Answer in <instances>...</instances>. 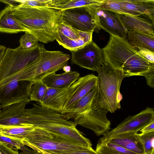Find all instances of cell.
<instances>
[{"label":"cell","instance_id":"cell-1","mask_svg":"<svg viewBox=\"0 0 154 154\" xmlns=\"http://www.w3.org/2000/svg\"><path fill=\"white\" fill-rule=\"evenodd\" d=\"M102 51L103 63L116 69H121L126 77L139 75L146 80L154 77V64L143 57L126 40L110 35Z\"/></svg>","mask_w":154,"mask_h":154},{"label":"cell","instance_id":"cell-2","mask_svg":"<svg viewBox=\"0 0 154 154\" xmlns=\"http://www.w3.org/2000/svg\"><path fill=\"white\" fill-rule=\"evenodd\" d=\"M16 20L39 41L47 44L55 40L57 26L61 22V11L48 7L13 6Z\"/></svg>","mask_w":154,"mask_h":154},{"label":"cell","instance_id":"cell-3","mask_svg":"<svg viewBox=\"0 0 154 154\" xmlns=\"http://www.w3.org/2000/svg\"><path fill=\"white\" fill-rule=\"evenodd\" d=\"M96 71L97 90L91 108L106 116L108 112L113 113L121 108L122 96L120 89L126 76L121 69H115L106 63H103Z\"/></svg>","mask_w":154,"mask_h":154},{"label":"cell","instance_id":"cell-4","mask_svg":"<svg viewBox=\"0 0 154 154\" xmlns=\"http://www.w3.org/2000/svg\"><path fill=\"white\" fill-rule=\"evenodd\" d=\"M32 125L88 149H93L90 140L76 129L74 121L67 119L64 114L59 112L38 106L33 112Z\"/></svg>","mask_w":154,"mask_h":154},{"label":"cell","instance_id":"cell-5","mask_svg":"<svg viewBox=\"0 0 154 154\" xmlns=\"http://www.w3.org/2000/svg\"><path fill=\"white\" fill-rule=\"evenodd\" d=\"M70 58V55L61 51H50L45 48L34 61L6 80L7 82L13 80L41 81L49 75L63 69Z\"/></svg>","mask_w":154,"mask_h":154},{"label":"cell","instance_id":"cell-6","mask_svg":"<svg viewBox=\"0 0 154 154\" xmlns=\"http://www.w3.org/2000/svg\"><path fill=\"white\" fill-rule=\"evenodd\" d=\"M22 143L36 151L57 153L89 149L62 137L52 134L40 128L35 127L27 135Z\"/></svg>","mask_w":154,"mask_h":154},{"label":"cell","instance_id":"cell-7","mask_svg":"<svg viewBox=\"0 0 154 154\" xmlns=\"http://www.w3.org/2000/svg\"><path fill=\"white\" fill-rule=\"evenodd\" d=\"M45 49L42 44L28 49H22L19 46L14 49L6 48L0 60V83L34 61Z\"/></svg>","mask_w":154,"mask_h":154},{"label":"cell","instance_id":"cell-8","mask_svg":"<svg viewBox=\"0 0 154 154\" xmlns=\"http://www.w3.org/2000/svg\"><path fill=\"white\" fill-rule=\"evenodd\" d=\"M95 5L61 11V22L81 31L99 33L101 28L94 8Z\"/></svg>","mask_w":154,"mask_h":154},{"label":"cell","instance_id":"cell-9","mask_svg":"<svg viewBox=\"0 0 154 154\" xmlns=\"http://www.w3.org/2000/svg\"><path fill=\"white\" fill-rule=\"evenodd\" d=\"M153 120L154 109L148 107L135 115L128 116L101 138L107 140L121 135L136 133Z\"/></svg>","mask_w":154,"mask_h":154},{"label":"cell","instance_id":"cell-10","mask_svg":"<svg viewBox=\"0 0 154 154\" xmlns=\"http://www.w3.org/2000/svg\"><path fill=\"white\" fill-rule=\"evenodd\" d=\"M93 33L77 30L61 22L56 27L55 39L60 45L71 51L90 42L92 40Z\"/></svg>","mask_w":154,"mask_h":154},{"label":"cell","instance_id":"cell-11","mask_svg":"<svg viewBox=\"0 0 154 154\" xmlns=\"http://www.w3.org/2000/svg\"><path fill=\"white\" fill-rule=\"evenodd\" d=\"M97 76L93 74L82 77L68 89L60 113L69 112L75 105L92 89L97 86Z\"/></svg>","mask_w":154,"mask_h":154},{"label":"cell","instance_id":"cell-12","mask_svg":"<svg viewBox=\"0 0 154 154\" xmlns=\"http://www.w3.org/2000/svg\"><path fill=\"white\" fill-rule=\"evenodd\" d=\"M71 51L72 64L95 71L103 63L102 49L93 40L82 47Z\"/></svg>","mask_w":154,"mask_h":154},{"label":"cell","instance_id":"cell-13","mask_svg":"<svg viewBox=\"0 0 154 154\" xmlns=\"http://www.w3.org/2000/svg\"><path fill=\"white\" fill-rule=\"evenodd\" d=\"M32 82L12 81L0 87V106H5L30 100V92Z\"/></svg>","mask_w":154,"mask_h":154},{"label":"cell","instance_id":"cell-14","mask_svg":"<svg viewBox=\"0 0 154 154\" xmlns=\"http://www.w3.org/2000/svg\"><path fill=\"white\" fill-rule=\"evenodd\" d=\"M73 120L76 125L89 129L97 136L107 134L110 129L111 122L106 116L91 109Z\"/></svg>","mask_w":154,"mask_h":154},{"label":"cell","instance_id":"cell-15","mask_svg":"<svg viewBox=\"0 0 154 154\" xmlns=\"http://www.w3.org/2000/svg\"><path fill=\"white\" fill-rule=\"evenodd\" d=\"M100 6L95 5L94 8L101 28L110 35L127 40V31L116 13L102 9Z\"/></svg>","mask_w":154,"mask_h":154},{"label":"cell","instance_id":"cell-16","mask_svg":"<svg viewBox=\"0 0 154 154\" xmlns=\"http://www.w3.org/2000/svg\"><path fill=\"white\" fill-rule=\"evenodd\" d=\"M116 14L127 31H137L154 36V21L147 16Z\"/></svg>","mask_w":154,"mask_h":154},{"label":"cell","instance_id":"cell-17","mask_svg":"<svg viewBox=\"0 0 154 154\" xmlns=\"http://www.w3.org/2000/svg\"><path fill=\"white\" fill-rule=\"evenodd\" d=\"M132 16L146 15L154 21V0H117Z\"/></svg>","mask_w":154,"mask_h":154},{"label":"cell","instance_id":"cell-18","mask_svg":"<svg viewBox=\"0 0 154 154\" xmlns=\"http://www.w3.org/2000/svg\"><path fill=\"white\" fill-rule=\"evenodd\" d=\"M79 77L80 74L76 71H70L60 74L54 72L47 76L42 81L48 88L64 89L69 88Z\"/></svg>","mask_w":154,"mask_h":154},{"label":"cell","instance_id":"cell-19","mask_svg":"<svg viewBox=\"0 0 154 154\" xmlns=\"http://www.w3.org/2000/svg\"><path fill=\"white\" fill-rule=\"evenodd\" d=\"M0 32L10 34L26 33V29L15 18L12 6H7L0 12Z\"/></svg>","mask_w":154,"mask_h":154},{"label":"cell","instance_id":"cell-20","mask_svg":"<svg viewBox=\"0 0 154 154\" xmlns=\"http://www.w3.org/2000/svg\"><path fill=\"white\" fill-rule=\"evenodd\" d=\"M68 88L55 89L48 88L43 99L39 103V105L60 112Z\"/></svg>","mask_w":154,"mask_h":154},{"label":"cell","instance_id":"cell-21","mask_svg":"<svg viewBox=\"0 0 154 154\" xmlns=\"http://www.w3.org/2000/svg\"><path fill=\"white\" fill-rule=\"evenodd\" d=\"M127 41L136 49L144 48L154 52V36L137 31H127Z\"/></svg>","mask_w":154,"mask_h":154},{"label":"cell","instance_id":"cell-22","mask_svg":"<svg viewBox=\"0 0 154 154\" xmlns=\"http://www.w3.org/2000/svg\"><path fill=\"white\" fill-rule=\"evenodd\" d=\"M34 128L33 125H12L0 124V135L22 143L27 135Z\"/></svg>","mask_w":154,"mask_h":154},{"label":"cell","instance_id":"cell-23","mask_svg":"<svg viewBox=\"0 0 154 154\" xmlns=\"http://www.w3.org/2000/svg\"><path fill=\"white\" fill-rule=\"evenodd\" d=\"M105 0H50L48 7L60 11L93 5H101Z\"/></svg>","mask_w":154,"mask_h":154},{"label":"cell","instance_id":"cell-24","mask_svg":"<svg viewBox=\"0 0 154 154\" xmlns=\"http://www.w3.org/2000/svg\"><path fill=\"white\" fill-rule=\"evenodd\" d=\"M136 134L121 136L107 141L134 152L145 154L142 145Z\"/></svg>","mask_w":154,"mask_h":154},{"label":"cell","instance_id":"cell-25","mask_svg":"<svg viewBox=\"0 0 154 154\" xmlns=\"http://www.w3.org/2000/svg\"><path fill=\"white\" fill-rule=\"evenodd\" d=\"M97 86L82 97L73 107L69 112L64 115L67 119H73L78 115L91 108V105L97 92Z\"/></svg>","mask_w":154,"mask_h":154},{"label":"cell","instance_id":"cell-26","mask_svg":"<svg viewBox=\"0 0 154 154\" xmlns=\"http://www.w3.org/2000/svg\"><path fill=\"white\" fill-rule=\"evenodd\" d=\"M95 151L98 154H139L104 140L102 138L98 141Z\"/></svg>","mask_w":154,"mask_h":154},{"label":"cell","instance_id":"cell-27","mask_svg":"<svg viewBox=\"0 0 154 154\" xmlns=\"http://www.w3.org/2000/svg\"><path fill=\"white\" fill-rule=\"evenodd\" d=\"M48 88L42 81L32 82L30 92V101L41 103L44 98Z\"/></svg>","mask_w":154,"mask_h":154},{"label":"cell","instance_id":"cell-28","mask_svg":"<svg viewBox=\"0 0 154 154\" xmlns=\"http://www.w3.org/2000/svg\"><path fill=\"white\" fill-rule=\"evenodd\" d=\"M139 141L142 145L145 154L154 153V132L136 134Z\"/></svg>","mask_w":154,"mask_h":154},{"label":"cell","instance_id":"cell-29","mask_svg":"<svg viewBox=\"0 0 154 154\" xmlns=\"http://www.w3.org/2000/svg\"><path fill=\"white\" fill-rule=\"evenodd\" d=\"M100 7L102 9L116 13L131 16L117 0H105Z\"/></svg>","mask_w":154,"mask_h":154},{"label":"cell","instance_id":"cell-30","mask_svg":"<svg viewBox=\"0 0 154 154\" xmlns=\"http://www.w3.org/2000/svg\"><path fill=\"white\" fill-rule=\"evenodd\" d=\"M38 40L32 35L25 33L19 40V46L22 49H28L38 44Z\"/></svg>","mask_w":154,"mask_h":154},{"label":"cell","instance_id":"cell-31","mask_svg":"<svg viewBox=\"0 0 154 154\" xmlns=\"http://www.w3.org/2000/svg\"><path fill=\"white\" fill-rule=\"evenodd\" d=\"M19 5L32 7H48L50 0H17Z\"/></svg>","mask_w":154,"mask_h":154},{"label":"cell","instance_id":"cell-32","mask_svg":"<svg viewBox=\"0 0 154 154\" xmlns=\"http://www.w3.org/2000/svg\"><path fill=\"white\" fill-rule=\"evenodd\" d=\"M0 141L14 149H20L21 145L23 144L20 141L1 135H0Z\"/></svg>","mask_w":154,"mask_h":154},{"label":"cell","instance_id":"cell-33","mask_svg":"<svg viewBox=\"0 0 154 154\" xmlns=\"http://www.w3.org/2000/svg\"><path fill=\"white\" fill-rule=\"evenodd\" d=\"M137 49L139 53L143 57L150 63L154 64V52L144 48Z\"/></svg>","mask_w":154,"mask_h":154},{"label":"cell","instance_id":"cell-34","mask_svg":"<svg viewBox=\"0 0 154 154\" xmlns=\"http://www.w3.org/2000/svg\"><path fill=\"white\" fill-rule=\"evenodd\" d=\"M0 154H19L18 149H14L3 143L0 145Z\"/></svg>","mask_w":154,"mask_h":154},{"label":"cell","instance_id":"cell-35","mask_svg":"<svg viewBox=\"0 0 154 154\" xmlns=\"http://www.w3.org/2000/svg\"><path fill=\"white\" fill-rule=\"evenodd\" d=\"M51 153L54 154H98L93 149L85 150L67 151L57 153Z\"/></svg>","mask_w":154,"mask_h":154},{"label":"cell","instance_id":"cell-36","mask_svg":"<svg viewBox=\"0 0 154 154\" xmlns=\"http://www.w3.org/2000/svg\"><path fill=\"white\" fill-rule=\"evenodd\" d=\"M140 132L142 133L154 132V120L144 127L140 131Z\"/></svg>","mask_w":154,"mask_h":154},{"label":"cell","instance_id":"cell-37","mask_svg":"<svg viewBox=\"0 0 154 154\" xmlns=\"http://www.w3.org/2000/svg\"><path fill=\"white\" fill-rule=\"evenodd\" d=\"M20 150L22 151L20 153V154H38L34 150L29 149L23 144L21 145Z\"/></svg>","mask_w":154,"mask_h":154},{"label":"cell","instance_id":"cell-38","mask_svg":"<svg viewBox=\"0 0 154 154\" xmlns=\"http://www.w3.org/2000/svg\"><path fill=\"white\" fill-rule=\"evenodd\" d=\"M6 49V48L5 46L0 45V60L2 57Z\"/></svg>","mask_w":154,"mask_h":154},{"label":"cell","instance_id":"cell-39","mask_svg":"<svg viewBox=\"0 0 154 154\" xmlns=\"http://www.w3.org/2000/svg\"><path fill=\"white\" fill-rule=\"evenodd\" d=\"M65 72H68L71 71V67L69 66L66 65L63 68Z\"/></svg>","mask_w":154,"mask_h":154},{"label":"cell","instance_id":"cell-40","mask_svg":"<svg viewBox=\"0 0 154 154\" xmlns=\"http://www.w3.org/2000/svg\"><path fill=\"white\" fill-rule=\"evenodd\" d=\"M39 154H54L46 151H42Z\"/></svg>","mask_w":154,"mask_h":154},{"label":"cell","instance_id":"cell-41","mask_svg":"<svg viewBox=\"0 0 154 154\" xmlns=\"http://www.w3.org/2000/svg\"><path fill=\"white\" fill-rule=\"evenodd\" d=\"M2 143L0 141V145H1L2 144Z\"/></svg>","mask_w":154,"mask_h":154},{"label":"cell","instance_id":"cell-42","mask_svg":"<svg viewBox=\"0 0 154 154\" xmlns=\"http://www.w3.org/2000/svg\"><path fill=\"white\" fill-rule=\"evenodd\" d=\"M1 109V108L0 106V110Z\"/></svg>","mask_w":154,"mask_h":154},{"label":"cell","instance_id":"cell-43","mask_svg":"<svg viewBox=\"0 0 154 154\" xmlns=\"http://www.w3.org/2000/svg\"><path fill=\"white\" fill-rule=\"evenodd\" d=\"M152 154H154V153H152Z\"/></svg>","mask_w":154,"mask_h":154}]
</instances>
